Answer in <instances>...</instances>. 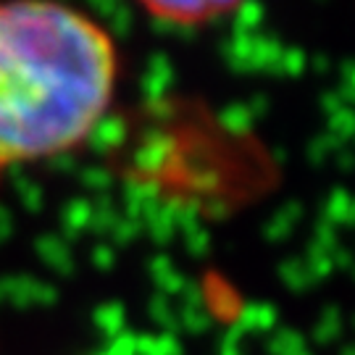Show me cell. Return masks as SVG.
<instances>
[{
    "label": "cell",
    "instance_id": "1",
    "mask_svg": "<svg viewBox=\"0 0 355 355\" xmlns=\"http://www.w3.org/2000/svg\"><path fill=\"white\" fill-rule=\"evenodd\" d=\"M119 42L61 3H0V179L74 153L114 105Z\"/></svg>",
    "mask_w": 355,
    "mask_h": 355
},
{
    "label": "cell",
    "instance_id": "2",
    "mask_svg": "<svg viewBox=\"0 0 355 355\" xmlns=\"http://www.w3.org/2000/svg\"><path fill=\"white\" fill-rule=\"evenodd\" d=\"M145 11L158 24L182 26V29H200V26L216 24L227 13L237 11L234 3H150Z\"/></svg>",
    "mask_w": 355,
    "mask_h": 355
}]
</instances>
